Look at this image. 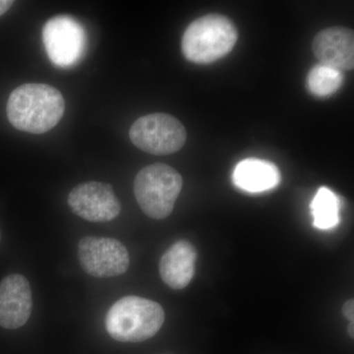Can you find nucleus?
Listing matches in <instances>:
<instances>
[{
	"instance_id": "6",
	"label": "nucleus",
	"mask_w": 354,
	"mask_h": 354,
	"mask_svg": "<svg viewBox=\"0 0 354 354\" xmlns=\"http://www.w3.org/2000/svg\"><path fill=\"white\" fill-rule=\"evenodd\" d=\"M43 41L50 62L62 68H68L82 58L87 37L78 21L70 16L59 15L44 26Z\"/></svg>"
},
{
	"instance_id": "1",
	"label": "nucleus",
	"mask_w": 354,
	"mask_h": 354,
	"mask_svg": "<svg viewBox=\"0 0 354 354\" xmlns=\"http://www.w3.org/2000/svg\"><path fill=\"white\" fill-rule=\"evenodd\" d=\"M64 111V95L48 84L21 85L7 102L9 122L16 129L32 134H43L57 127Z\"/></svg>"
},
{
	"instance_id": "10",
	"label": "nucleus",
	"mask_w": 354,
	"mask_h": 354,
	"mask_svg": "<svg viewBox=\"0 0 354 354\" xmlns=\"http://www.w3.org/2000/svg\"><path fill=\"white\" fill-rule=\"evenodd\" d=\"M312 50L321 64L341 71H349L354 66V35L353 30L332 27L316 35Z\"/></svg>"
},
{
	"instance_id": "12",
	"label": "nucleus",
	"mask_w": 354,
	"mask_h": 354,
	"mask_svg": "<svg viewBox=\"0 0 354 354\" xmlns=\"http://www.w3.org/2000/svg\"><path fill=\"white\" fill-rule=\"evenodd\" d=\"M232 181L236 187L245 192H265L279 185L281 172L271 162L255 158H246L235 167Z\"/></svg>"
},
{
	"instance_id": "9",
	"label": "nucleus",
	"mask_w": 354,
	"mask_h": 354,
	"mask_svg": "<svg viewBox=\"0 0 354 354\" xmlns=\"http://www.w3.org/2000/svg\"><path fill=\"white\" fill-rule=\"evenodd\" d=\"M32 309L31 286L24 276L12 274L0 283V327L18 329L29 320Z\"/></svg>"
},
{
	"instance_id": "7",
	"label": "nucleus",
	"mask_w": 354,
	"mask_h": 354,
	"mask_svg": "<svg viewBox=\"0 0 354 354\" xmlns=\"http://www.w3.org/2000/svg\"><path fill=\"white\" fill-rule=\"evenodd\" d=\"M78 259L84 271L95 278L120 276L130 264L127 247L109 237H84L78 243Z\"/></svg>"
},
{
	"instance_id": "14",
	"label": "nucleus",
	"mask_w": 354,
	"mask_h": 354,
	"mask_svg": "<svg viewBox=\"0 0 354 354\" xmlns=\"http://www.w3.org/2000/svg\"><path fill=\"white\" fill-rule=\"evenodd\" d=\"M344 82V72L324 64H317L307 76V88L316 97H328L337 92Z\"/></svg>"
},
{
	"instance_id": "4",
	"label": "nucleus",
	"mask_w": 354,
	"mask_h": 354,
	"mask_svg": "<svg viewBox=\"0 0 354 354\" xmlns=\"http://www.w3.org/2000/svg\"><path fill=\"white\" fill-rule=\"evenodd\" d=\"M183 180L176 169L165 164L144 167L134 181V195L144 214L155 220L167 218L172 211Z\"/></svg>"
},
{
	"instance_id": "17",
	"label": "nucleus",
	"mask_w": 354,
	"mask_h": 354,
	"mask_svg": "<svg viewBox=\"0 0 354 354\" xmlns=\"http://www.w3.org/2000/svg\"><path fill=\"white\" fill-rule=\"evenodd\" d=\"M353 324H354V322H351V323H349V325H348V334H349V335H351V337H354Z\"/></svg>"
},
{
	"instance_id": "11",
	"label": "nucleus",
	"mask_w": 354,
	"mask_h": 354,
	"mask_svg": "<svg viewBox=\"0 0 354 354\" xmlns=\"http://www.w3.org/2000/svg\"><path fill=\"white\" fill-rule=\"evenodd\" d=\"M197 250L187 241L172 244L160 260V276L174 290H183L189 285L195 274Z\"/></svg>"
},
{
	"instance_id": "8",
	"label": "nucleus",
	"mask_w": 354,
	"mask_h": 354,
	"mask_svg": "<svg viewBox=\"0 0 354 354\" xmlns=\"http://www.w3.org/2000/svg\"><path fill=\"white\" fill-rule=\"evenodd\" d=\"M67 203L75 215L91 223H106L118 218L120 200L109 184L90 181L71 190Z\"/></svg>"
},
{
	"instance_id": "2",
	"label": "nucleus",
	"mask_w": 354,
	"mask_h": 354,
	"mask_svg": "<svg viewBox=\"0 0 354 354\" xmlns=\"http://www.w3.org/2000/svg\"><path fill=\"white\" fill-rule=\"evenodd\" d=\"M239 39L232 20L221 14H208L188 26L183 37V53L188 62L209 64L225 57Z\"/></svg>"
},
{
	"instance_id": "16",
	"label": "nucleus",
	"mask_w": 354,
	"mask_h": 354,
	"mask_svg": "<svg viewBox=\"0 0 354 354\" xmlns=\"http://www.w3.org/2000/svg\"><path fill=\"white\" fill-rule=\"evenodd\" d=\"M13 4L14 1H11V0H0V16L6 14Z\"/></svg>"
},
{
	"instance_id": "13",
	"label": "nucleus",
	"mask_w": 354,
	"mask_h": 354,
	"mask_svg": "<svg viewBox=\"0 0 354 354\" xmlns=\"http://www.w3.org/2000/svg\"><path fill=\"white\" fill-rule=\"evenodd\" d=\"M310 208L314 218V227L319 230H330L339 223L341 201L329 188L321 187L318 190Z\"/></svg>"
},
{
	"instance_id": "18",
	"label": "nucleus",
	"mask_w": 354,
	"mask_h": 354,
	"mask_svg": "<svg viewBox=\"0 0 354 354\" xmlns=\"http://www.w3.org/2000/svg\"><path fill=\"white\" fill-rule=\"evenodd\" d=\"M0 239H1V234H0Z\"/></svg>"
},
{
	"instance_id": "15",
	"label": "nucleus",
	"mask_w": 354,
	"mask_h": 354,
	"mask_svg": "<svg viewBox=\"0 0 354 354\" xmlns=\"http://www.w3.org/2000/svg\"><path fill=\"white\" fill-rule=\"evenodd\" d=\"M342 313L349 322H354V300L353 298L348 300L342 307Z\"/></svg>"
},
{
	"instance_id": "5",
	"label": "nucleus",
	"mask_w": 354,
	"mask_h": 354,
	"mask_svg": "<svg viewBox=\"0 0 354 354\" xmlns=\"http://www.w3.org/2000/svg\"><path fill=\"white\" fill-rule=\"evenodd\" d=\"M130 140L137 148L153 155H171L183 149L187 138L185 127L167 113L142 116L133 123Z\"/></svg>"
},
{
	"instance_id": "3",
	"label": "nucleus",
	"mask_w": 354,
	"mask_h": 354,
	"mask_svg": "<svg viewBox=\"0 0 354 354\" xmlns=\"http://www.w3.org/2000/svg\"><path fill=\"white\" fill-rule=\"evenodd\" d=\"M165 317L164 309L158 302L143 297H125L109 308L106 329L118 342H145L160 330Z\"/></svg>"
}]
</instances>
